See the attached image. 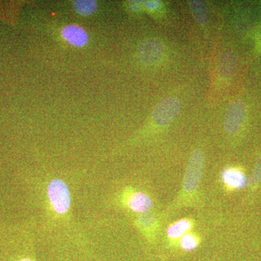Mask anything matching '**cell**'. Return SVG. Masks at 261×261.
Segmentation results:
<instances>
[{
	"mask_svg": "<svg viewBox=\"0 0 261 261\" xmlns=\"http://www.w3.org/2000/svg\"><path fill=\"white\" fill-rule=\"evenodd\" d=\"M205 166V157L200 149H195L189 159L183 182V195L195 193L200 186Z\"/></svg>",
	"mask_w": 261,
	"mask_h": 261,
	"instance_id": "6da1fadb",
	"label": "cell"
},
{
	"mask_svg": "<svg viewBox=\"0 0 261 261\" xmlns=\"http://www.w3.org/2000/svg\"><path fill=\"white\" fill-rule=\"evenodd\" d=\"M181 111V102L177 98H165L154 108L152 120L154 124L159 127H166L171 124Z\"/></svg>",
	"mask_w": 261,
	"mask_h": 261,
	"instance_id": "7a4b0ae2",
	"label": "cell"
},
{
	"mask_svg": "<svg viewBox=\"0 0 261 261\" xmlns=\"http://www.w3.org/2000/svg\"><path fill=\"white\" fill-rule=\"evenodd\" d=\"M47 195L53 209L58 214H65L69 209L70 195L66 184L61 179H55L49 184Z\"/></svg>",
	"mask_w": 261,
	"mask_h": 261,
	"instance_id": "3957f363",
	"label": "cell"
},
{
	"mask_svg": "<svg viewBox=\"0 0 261 261\" xmlns=\"http://www.w3.org/2000/svg\"><path fill=\"white\" fill-rule=\"evenodd\" d=\"M246 106L243 101H235L230 105L225 114L224 129L228 135H235L241 128L246 116Z\"/></svg>",
	"mask_w": 261,
	"mask_h": 261,
	"instance_id": "277c9868",
	"label": "cell"
},
{
	"mask_svg": "<svg viewBox=\"0 0 261 261\" xmlns=\"http://www.w3.org/2000/svg\"><path fill=\"white\" fill-rule=\"evenodd\" d=\"M164 47L162 42L155 39H147L140 44L137 56L142 64L152 65L162 58Z\"/></svg>",
	"mask_w": 261,
	"mask_h": 261,
	"instance_id": "5b68a950",
	"label": "cell"
},
{
	"mask_svg": "<svg viewBox=\"0 0 261 261\" xmlns=\"http://www.w3.org/2000/svg\"><path fill=\"white\" fill-rule=\"evenodd\" d=\"M62 37L70 45L79 48L85 47L89 39L87 31L74 24L66 25L62 31Z\"/></svg>",
	"mask_w": 261,
	"mask_h": 261,
	"instance_id": "8992f818",
	"label": "cell"
},
{
	"mask_svg": "<svg viewBox=\"0 0 261 261\" xmlns=\"http://www.w3.org/2000/svg\"><path fill=\"white\" fill-rule=\"evenodd\" d=\"M238 56L233 51H226L220 57L218 73L222 79L232 76L238 68Z\"/></svg>",
	"mask_w": 261,
	"mask_h": 261,
	"instance_id": "52a82bcc",
	"label": "cell"
},
{
	"mask_svg": "<svg viewBox=\"0 0 261 261\" xmlns=\"http://www.w3.org/2000/svg\"><path fill=\"white\" fill-rule=\"evenodd\" d=\"M128 205L134 212L143 214L152 208L153 202L149 196L142 192H136L128 199Z\"/></svg>",
	"mask_w": 261,
	"mask_h": 261,
	"instance_id": "ba28073f",
	"label": "cell"
},
{
	"mask_svg": "<svg viewBox=\"0 0 261 261\" xmlns=\"http://www.w3.org/2000/svg\"><path fill=\"white\" fill-rule=\"evenodd\" d=\"M221 178L226 186L233 190L243 188L247 182L244 173L233 168H229L224 171L221 175Z\"/></svg>",
	"mask_w": 261,
	"mask_h": 261,
	"instance_id": "9c48e42d",
	"label": "cell"
},
{
	"mask_svg": "<svg viewBox=\"0 0 261 261\" xmlns=\"http://www.w3.org/2000/svg\"><path fill=\"white\" fill-rule=\"evenodd\" d=\"M189 7L196 21L200 25H205L208 21L209 14L205 2L200 0L188 1Z\"/></svg>",
	"mask_w": 261,
	"mask_h": 261,
	"instance_id": "30bf717a",
	"label": "cell"
},
{
	"mask_svg": "<svg viewBox=\"0 0 261 261\" xmlns=\"http://www.w3.org/2000/svg\"><path fill=\"white\" fill-rule=\"evenodd\" d=\"M97 3L94 0H76L73 2V8L77 14L90 16L97 10Z\"/></svg>",
	"mask_w": 261,
	"mask_h": 261,
	"instance_id": "8fae6325",
	"label": "cell"
},
{
	"mask_svg": "<svg viewBox=\"0 0 261 261\" xmlns=\"http://www.w3.org/2000/svg\"><path fill=\"white\" fill-rule=\"evenodd\" d=\"M192 227V224L189 220L181 219L170 226L167 230L168 237L169 238H181Z\"/></svg>",
	"mask_w": 261,
	"mask_h": 261,
	"instance_id": "7c38bea8",
	"label": "cell"
},
{
	"mask_svg": "<svg viewBox=\"0 0 261 261\" xmlns=\"http://www.w3.org/2000/svg\"><path fill=\"white\" fill-rule=\"evenodd\" d=\"M198 245V240L196 237L191 234H185L182 237L181 240V247L186 251H192L195 250Z\"/></svg>",
	"mask_w": 261,
	"mask_h": 261,
	"instance_id": "4fadbf2b",
	"label": "cell"
},
{
	"mask_svg": "<svg viewBox=\"0 0 261 261\" xmlns=\"http://www.w3.org/2000/svg\"><path fill=\"white\" fill-rule=\"evenodd\" d=\"M140 224L146 229L154 228L156 224V219L153 214L149 212L143 213L140 216Z\"/></svg>",
	"mask_w": 261,
	"mask_h": 261,
	"instance_id": "5bb4252c",
	"label": "cell"
},
{
	"mask_svg": "<svg viewBox=\"0 0 261 261\" xmlns=\"http://www.w3.org/2000/svg\"><path fill=\"white\" fill-rule=\"evenodd\" d=\"M261 183V158H259L255 163V167L250 177L249 185L251 187L257 186Z\"/></svg>",
	"mask_w": 261,
	"mask_h": 261,
	"instance_id": "9a60e30c",
	"label": "cell"
},
{
	"mask_svg": "<svg viewBox=\"0 0 261 261\" xmlns=\"http://www.w3.org/2000/svg\"><path fill=\"white\" fill-rule=\"evenodd\" d=\"M141 5H142V2L140 1H133L130 3V8H132V10H140L141 8Z\"/></svg>",
	"mask_w": 261,
	"mask_h": 261,
	"instance_id": "2e32d148",
	"label": "cell"
},
{
	"mask_svg": "<svg viewBox=\"0 0 261 261\" xmlns=\"http://www.w3.org/2000/svg\"><path fill=\"white\" fill-rule=\"evenodd\" d=\"M158 3L157 2H147V4H146V6H147V9L149 10H153L154 8H157L158 7Z\"/></svg>",
	"mask_w": 261,
	"mask_h": 261,
	"instance_id": "e0dca14e",
	"label": "cell"
},
{
	"mask_svg": "<svg viewBox=\"0 0 261 261\" xmlns=\"http://www.w3.org/2000/svg\"><path fill=\"white\" fill-rule=\"evenodd\" d=\"M257 43H258V44L261 46V25L260 28L258 29V32H257Z\"/></svg>",
	"mask_w": 261,
	"mask_h": 261,
	"instance_id": "ac0fdd59",
	"label": "cell"
},
{
	"mask_svg": "<svg viewBox=\"0 0 261 261\" xmlns=\"http://www.w3.org/2000/svg\"><path fill=\"white\" fill-rule=\"evenodd\" d=\"M20 261H32V260H29V259H23V260H21Z\"/></svg>",
	"mask_w": 261,
	"mask_h": 261,
	"instance_id": "d6986e66",
	"label": "cell"
}]
</instances>
